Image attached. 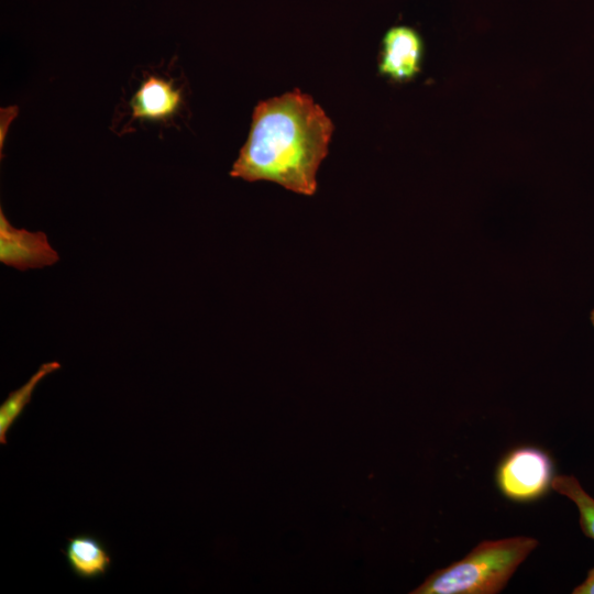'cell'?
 <instances>
[{
  "label": "cell",
  "instance_id": "cell-1",
  "mask_svg": "<svg viewBox=\"0 0 594 594\" xmlns=\"http://www.w3.org/2000/svg\"><path fill=\"white\" fill-rule=\"evenodd\" d=\"M332 130L324 111L299 90L260 102L230 176L248 182L268 180L311 196Z\"/></svg>",
  "mask_w": 594,
  "mask_h": 594
},
{
  "label": "cell",
  "instance_id": "cell-2",
  "mask_svg": "<svg viewBox=\"0 0 594 594\" xmlns=\"http://www.w3.org/2000/svg\"><path fill=\"white\" fill-rule=\"evenodd\" d=\"M538 546L531 537L485 540L463 559L431 573L411 594H495Z\"/></svg>",
  "mask_w": 594,
  "mask_h": 594
},
{
  "label": "cell",
  "instance_id": "cell-3",
  "mask_svg": "<svg viewBox=\"0 0 594 594\" xmlns=\"http://www.w3.org/2000/svg\"><path fill=\"white\" fill-rule=\"evenodd\" d=\"M553 464L542 450L532 447L510 451L499 463L496 483L504 496L515 502L540 498L551 486Z\"/></svg>",
  "mask_w": 594,
  "mask_h": 594
},
{
  "label": "cell",
  "instance_id": "cell-4",
  "mask_svg": "<svg viewBox=\"0 0 594 594\" xmlns=\"http://www.w3.org/2000/svg\"><path fill=\"white\" fill-rule=\"evenodd\" d=\"M57 252L43 232L13 227L0 210V261L19 271L42 268L58 262Z\"/></svg>",
  "mask_w": 594,
  "mask_h": 594
},
{
  "label": "cell",
  "instance_id": "cell-5",
  "mask_svg": "<svg viewBox=\"0 0 594 594\" xmlns=\"http://www.w3.org/2000/svg\"><path fill=\"white\" fill-rule=\"evenodd\" d=\"M422 40L413 28H391L383 37L380 73L395 81H407L420 70Z\"/></svg>",
  "mask_w": 594,
  "mask_h": 594
},
{
  "label": "cell",
  "instance_id": "cell-6",
  "mask_svg": "<svg viewBox=\"0 0 594 594\" xmlns=\"http://www.w3.org/2000/svg\"><path fill=\"white\" fill-rule=\"evenodd\" d=\"M182 102V92L174 89L172 81L148 76L133 95L130 106L132 118L163 121L172 117Z\"/></svg>",
  "mask_w": 594,
  "mask_h": 594
},
{
  "label": "cell",
  "instance_id": "cell-7",
  "mask_svg": "<svg viewBox=\"0 0 594 594\" xmlns=\"http://www.w3.org/2000/svg\"><path fill=\"white\" fill-rule=\"evenodd\" d=\"M72 572L80 579L102 576L111 565V557L103 542L90 534H79L67 539L62 550Z\"/></svg>",
  "mask_w": 594,
  "mask_h": 594
},
{
  "label": "cell",
  "instance_id": "cell-8",
  "mask_svg": "<svg viewBox=\"0 0 594 594\" xmlns=\"http://www.w3.org/2000/svg\"><path fill=\"white\" fill-rule=\"evenodd\" d=\"M61 369L56 361L43 363L30 380L11 392L0 406V443L7 444V432L31 402L36 385L48 374Z\"/></svg>",
  "mask_w": 594,
  "mask_h": 594
},
{
  "label": "cell",
  "instance_id": "cell-9",
  "mask_svg": "<svg viewBox=\"0 0 594 594\" xmlns=\"http://www.w3.org/2000/svg\"><path fill=\"white\" fill-rule=\"evenodd\" d=\"M551 487L575 504L582 531L586 537L594 540V498L572 475L554 476Z\"/></svg>",
  "mask_w": 594,
  "mask_h": 594
},
{
  "label": "cell",
  "instance_id": "cell-10",
  "mask_svg": "<svg viewBox=\"0 0 594 594\" xmlns=\"http://www.w3.org/2000/svg\"><path fill=\"white\" fill-rule=\"evenodd\" d=\"M573 594H594V568L591 569L587 573L586 579L583 583L576 586L573 591Z\"/></svg>",
  "mask_w": 594,
  "mask_h": 594
},
{
  "label": "cell",
  "instance_id": "cell-11",
  "mask_svg": "<svg viewBox=\"0 0 594 594\" xmlns=\"http://www.w3.org/2000/svg\"><path fill=\"white\" fill-rule=\"evenodd\" d=\"M591 321H592V323H593V326H594V310H593L592 314H591Z\"/></svg>",
  "mask_w": 594,
  "mask_h": 594
}]
</instances>
